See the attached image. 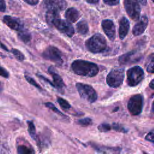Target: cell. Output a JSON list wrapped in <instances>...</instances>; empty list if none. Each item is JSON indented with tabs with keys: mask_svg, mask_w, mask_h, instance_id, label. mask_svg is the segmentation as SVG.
Here are the masks:
<instances>
[{
	"mask_svg": "<svg viewBox=\"0 0 154 154\" xmlns=\"http://www.w3.org/2000/svg\"><path fill=\"white\" fill-rule=\"evenodd\" d=\"M72 70L76 75L85 77H93L99 72V67L93 62L76 60L71 64Z\"/></svg>",
	"mask_w": 154,
	"mask_h": 154,
	"instance_id": "1",
	"label": "cell"
},
{
	"mask_svg": "<svg viewBox=\"0 0 154 154\" xmlns=\"http://www.w3.org/2000/svg\"><path fill=\"white\" fill-rule=\"evenodd\" d=\"M106 46V40L105 37L100 33L94 34L85 42L87 49L94 54L103 52Z\"/></svg>",
	"mask_w": 154,
	"mask_h": 154,
	"instance_id": "2",
	"label": "cell"
},
{
	"mask_svg": "<svg viewBox=\"0 0 154 154\" xmlns=\"http://www.w3.org/2000/svg\"><path fill=\"white\" fill-rule=\"evenodd\" d=\"M76 88L80 97L89 103H93L97 99V94L93 87L88 84L77 82Z\"/></svg>",
	"mask_w": 154,
	"mask_h": 154,
	"instance_id": "3",
	"label": "cell"
},
{
	"mask_svg": "<svg viewBox=\"0 0 154 154\" xmlns=\"http://www.w3.org/2000/svg\"><path fill=\"white\" fill-rule=\"evenodd\" d=\"M124 78V68H114L112 69L108 74L106 77V83L110 87L117 88L122 84Z\"/></svg>",
	"mask_w": 154,
	"mask_h": 154,
	"instance_id": "4",
	"label": "cell"
},
{
	"mask_svg": "<svg viewBox=\"0 0 154 154\" xmlns=\"http://www.w3.org/2000/svg\"><path fill=\"white\" fill-rule=\"evenodd\" d=\"M127 83L131 87L137 85L144 78V72L139 66H134L127 70Z\"/></svg>",
	"mask_w": 154,
	"mask_h": 154,
	"instance_id": "5",
	"label": "cell"
},
{
	"mask_svg": "<svg viewBox=\"0 0 154 154\" xmlns=\"http://www.w3.org/2000/svg\"><path fill=\"white\" fill-rule=\"evenodd\" d=\"M43 58L51 61L57 66H61L63 63L62 52L60 49L55 46H48L42 53Z\"/></svg>",
	"mask_w": 154,
	"mask_h": 154,
	"instance_id": "6",
	"label": "cell"
},
{
	"mask_svg": "<svg viewBox=\"0 0 154 154\" xmlns=\"http://www.w3.org/2000/svg\"><path fill=\"white\" fill-rule=\"evenodd\" d=\"M144 99L140 94L132 96L128 102V109L129 112L133 116L139 115L143 108Z\"/></svg>",
	"mask_w": 154,
	"mask_h": 154,
	"instance_id": "7",
	"label": "cell"
},
{
	"mask_svg": "<svg viewBox=\"0 0 154 154\" xmlns=\"http://www.w3.org/2000/svg\"><path fill=\"white\" fill-rule=\"evenodd\" d=\"M126 13L133 20H138L140 17L141 7L138 1L126 0L123 2Z\"/></svg>",
	"mask_w": 154,
	"mask_h": 154,
	"instance_id": "8",
	"label": "cell"
},
{
	"mask_svg": "<svg viewBox=\"0 0 154 154\" xmlns=\"http://www.w3.org/2000/svg\"><path fill=\"white\" fill-rule=\"evenodd\" d=\"M61 32L71 37L75 33V29L72 25L67 20L61 19L60 18L55 19L52 23Z\"/></svg>",
	"mask_w": 154,
	"mask_h": 154,
	"instance_id": "9",
	"label": "cell"
},
{
	"mask_svg": "<svg viewBox=\"0 0 154 154\" xmlns=\"http://www.w3.org/2000/svg\"><path fill=\"white\" fill-rule=\"evenodd\" d=\"M102 28L108 38L110 40L114 41L116 36V26L113 21L110 19H105L102 20Z\"/></svg>",
	"mask_w": 154,
	"mask_h": 154,
	"instance_id": "10",
	"label": "cell"
},
{
	"mask_svg": "<svg viewBox=\"0 0 154 154\" xmlns=\"http://www.w3.org/2000/svg\"><path fill=\"white\" fill-rule=\"evenodd\" d=\"M47 10H54L60 13L64 10L67 6V2L63 0H48L43 2Z\"/></svg>",
	"mask_w": 154,
	"mask_h": 154,
	"instance_id": "11",
	"label": "cell"
},
{
	"mask_svg": "<svg viewBox=\"0 0 154 154\" xmlns=\"http://www.w3.org/2000/svg\"><path fill=\"white\" fill-rule=\"evenodd\" d=\"M2 21L11 29L19 31L24 28L22 22L18 18L6 15L3 17Z\"/></svg>",
	"mask_w": 154,
	"mask_h": 154,
	"instance_id": "12",
	"label": "cell"
},
{
	"mask_svg": "<svg viewBox=\"0 0 154 154\" xmlns=\"http://www.w3.org/2000/svg\"><path fill=\"white\" fill-rule=\"evenodd\" d=\"M91 146L99 154H120L121 152V149L119 147H109L93 143Z\"/></svg>",
	"mask_w": 154,
	"mask_h": 154,
	"instance_id": "13",
	"label": "cell"
},
{
	"mask_svg": "<svg viewBox=\"0 0 154 154\" xmlns=\"http://www.w3.org/2000/svg\"><path fill=\"white\" fill-rule=\"evenodd\" d=\"M148 22V18L145 15H143L140 17L138 22L133 27L132 34L134 35L138 36L142 34L147 26Z\"/></svg>",
	"mask_w": 154,
	"mask_h": 154,
	"instance_id": "14",
	"label": "cell"
},
{
	"mask_svg": "<svg viewBox=\"0 0 154 154\" xmlns=\"http://www.w3.org/2000/svg\"><path fill=\"white\" fill-rule=\"evenodd\" d=\"M48 73L52 76L53 78V85L54 87L57 90H61L65 87L64 81L60 75L57 72L54 67L51 66L48 68Z\"/></svg>",
	"mask_w": 154,
	"mask_h": 154,
	"instance_id": "15",
	"label": "cell"
},
{
	"mask_svg": "<svg viewBox=\"0 0 154 154\" xmlns=\"http://www.w3.org/2000/svg\"><path fill=\"white\" fill-rule=\"evenodd\" d=\"M129 27L130 23L129 20L125 17H122L119 20V34L120 39H124L127 35L129 29Z\"/></svg>",
	"mask_w": 154,
	"mask_h": 154,
	"instance_id": "16",
	"label": "cell"
},
{
	"mask_svg": "<svg viewBox=\"0 0 154 154\" xmlns=\"http://www.w3.org/2000/svg\"><path fill=\"white\" fill-rule=\"evenodd\" d=\"M136 52L135 51H131L127 52L126 54H123L119 58V62L121 64H128L129 63H133V62H135L139 60V57H135Z\"/></svg>",
	"mask_w": 154,
	"mask_h": 154,
	"instance_id": "17",
	"label": "cell"
},
{
	"mask_svg": "<svg viewBox=\"0 0 154 154\" xmlns=\"http://www.w3.org/2000/svg\"><path fill=\"white\" fill-rule=\"evenodd\" d=\"M64 16L67 22L69 23H74L79 19L81 14L76 8L70 7L66 10Z\"/></svg>",
	"mask_w": 154,
	"mask_h": 154,
	"instance_id": "18",
	"label": "cell"
},
{
	"mask_svg": "<svg viewBox=\"0 0 154 154\" xmlns=\"http://www.w3.org/2000/svg\"><path fill=\"white\" fill-rule=\"evenodd\" d=\"M77 32L81 35H85L88 32L89 28L87 22L85 20L78 22L76 25Z\"/></svg>",
	"mask_w": 154,
	"mask_h": 154,
	"instance_id": "19",
	"label": "cell"
},
{
	"mask_svg": "<svg viewBox=\"0 0 154 154\" xmlns=\"http://www.w3.org/2000/svg\"><path fill=\"white\" fill-rule=\"evenodd\" d=\"M17 36L23 42L27 43L30 42L31 40V33L26 29H22L18 31Z\"/></svg>",
	"mask_w": 154,
	"mask_h": 154,
	"instance_id": "20",
	"label": "cell"
},
{
	"mask_svg": "<svg viewBox=\"0 0 154 154\" xmlns=\"http://www.w3.org/2000/svg\"><path fill=\"white\" fill-rule=\"evenodd\" d=\"M58 18H60L59 12L54 10H47L46 13V20L49 25H52V22Z\"/></svg>",
	"mask_w": 154,
	"mask_h": 154,
	"instance_id": "21",
	"label": "cell"
},
{
	"mask_svg": "<svg viewBox=\"0 0 154 154\" xmlns=\"http://www.w3.org/2000/svg\"><path fill=\"white\" fill-rule=\"evenodd\" d=\"M17 154H35L34 149L24 144L19 145L17 147Z\"/></svg>",
	"mask_w": 154,
	"mask_h": 154,
	"instance_id": "22",
	"label": "cell"
},
{
	"mask_svg": "<svg viewBox=\"0 0 154 154\" xmlns=\"http://www.w3.org/2000/svg\"><path fill=\"white\" fill-rule=\"evenodd\" d=\"M27 125H28V131L30 135V137L34 140H37V137L36 134L35 127L34 123L32 121H27Z\"/></svg>",
	"mask_w": 154,
	"mask_h": 154,
	"instance_id": "23",
	"label": "cell"
},
{
	"mask_svg": "<svg viewBox=\"0 0 154 154\" xmlns=\"http://www.w3.org/2000/svg\"><path fill=\"white\" fill-rule=\"evenodd\" d=\"M57 100L58 103L61 106V108L62 109H63L64 110L66 111V110L69 109L71 108L70 104L66 99H64L62 97H58L57 98Z\"/></svg>",
	"mask_w": 154,
	"mask_h": 154,
	"instance_id": "24",
	"label": "cell"
},
{
	"mask_svg": "<svg viewBox=\"0 0 154 154\" xmlns=\"http://www.w3.org/2000/svg\"><path fill=\"white\" fill-rule=\"evenodd\" d=\"M11 52H12V54H13V55L15 57V58L20 61H22L25 60V56L18 49H15V48H13L11 50Z\"/></svg>",
	"mask_w": 154,
	"mask_h": 154,
	"instance_id": "25",
	"label": "cell"
},
{
	"mask_svg": "<svg viewBox=\"0 0 154 154\" xmlns=\"http://www.w3.org/2000/svg\"><path fill=\"white\" fill-rule=\"evenodd\" d=\"M45 106L47 108H48L52 110V111H54L56 114H57L58 115H60L61 116H63V117L65 116V115L63 112H61L52 103H51V102H46V103H45Z\"/></svg>",
	"mask_w": 154,
	"mask_h": 154,
	"instance_id": "26",
	"label": "cell"
},
{
	"mask_svg": "<svg viewBox=\"0 0 154 154\" xmlns=\"http://www.w3.org/2000/svg\"><path fill=\"white\" fill-rule=\"evenodd\" d=\"M112 128L115 130L116 131L120 132H123V133H126L128 130L126 129L123 125L117 123H114L112 125Z\"/></svg>",
	"mask_w": 154,
	"mask_h": 154,
	"instance_id": "27",
	"label": "cell"
},
{
	"mask_svg": "<svg viewBox=\"0 0 154 154\" xmlns=\"http://www.w3.org/2000/svg\"><path fill=\"white\" fill-rule=\"evenodd\" d=\"M25 79L28 81V82L29 84H30L31 85H33L34 87H35L37 88V89L42 90V87H41V86H40L38 84H37V82H36L32 77H31V76H28V75H25Z\"/></svg>",
	"mask_w": 154,
	"mask_h": 154,
	"instance_id": "28",
	"label": "cell"
},
{
	"mask_svg": "<svg viewBox=\"0 0 154 154\" xmlns=\"http://www.w3.org/2000/svg\"><path fill=\"white\" fill-rule=\"evenodd\" d=\"M149 62L148 63V64L147 66L146 70L147 72L153 73V54H151V55L149 57Z\"/></svg>",
	"mask_w": 154,
	"mask_h": 154,
	"instance_id": "29",
	"label": "cell"
},
{
	"mask_svg": "<svg viewBox=\"0 0 154 154\" xmlns=\"http://www.w3.org/2000/svg\"><path fill=\"white\" fill-rule=\"evenodd\" d=\"M91 123H92V120L89 117H85L82 119H79L78 121V124L84 127L88 126L91 125Z\"/></svg>",
	"mask_w": 154,
	"mask_h": 154,
	"instance_id": "30",
	"label": "cell"
},
{
	"mask_svg": "<svg viewBox=\"0 0 154 154\" xmlns=\"http://www.w3.org/2000/svg\"><path fill=\"white\" fill-rule=\"evenodd\" d=\"M97 129L100 132H106L111 130V126L108 123H102L98 126Z\"/></svg>",
	"mask_w": 154,
	"mask_h": 154,
	"instance_id": "31",
	"label": "cell"
},
{
	"mask_svg": "<svg viewBox=\"0 0 154 154\" xmlns=\"http://www.w3.org/2000/svg\"><path fill=\"white\" fill-rule=\"evenodd\" d=\"M0 76L4 78H8L10 76L8 72L3 67L0 66Z\"/></svg>",
	"mask_w": 154,
	"mask_h": 154,
	"instance_id": "32",
	"label": "cell"
},
{
	"mask_svg": "<svg viewBox=\"0 0 154 154\" xmlns=\"http://www.w3.org/2000/svg\"><path fill=\"white\" fill-rule=\"evenodd\" d=\"M145 139L147 141H149L151 143H153L154 142V132L153 131H151L150 132H149L145 137Z\"/></svg>",
	"mask_w": 154,
	"mask_h": 154,
	"instance_id": "33",
	"label": "cell"
},
{
	"mask_svg": "<svg viewBox=\"0 0 154 154\" xmlns=\"http://www.w3.org/2000/svg\"><path fill=\"white\" fill-rule=\"evenodd\" d=\"M103 2L105 4H106V5H109V6L116 5H117L120 2V1H118V0H116V1H106V0L105 1V0H104Z\"/></svg>",
	"mask_w": 154,
	"mask_h": 154,
	"instance_id": "34",
	"label": "cell"
},
{
	"mask_svg": "<svg viewBox=\"0 0 154 154\" xmlns=\"http://www.w3.org/2000/svg\"><path fill=\"white\" fill-rule=\"evenodd\" d=\"M6 10V4L5 1L0 0V12H4Z\"/></svg>",
	"mask_w": 154,
	"mask_h": 154,
	"instance_id": "35",
	"label": "cell"
},
{
	"mask_svg": "<svg viewBox=\"0 0 154 154\" xmlns=\"http://www.w3.org/2000/svg\"><path fill=\"white\" fill-rule=\"evenodd\" d=\"M23 1L31 5H35L38 3V1L37 0H24Z\"/></svg>",
	"mask_w": 154,
	"mask_h": 154,
	"instance_id": "36",
	"label": "cell"
},
{
	"mask_svg": "<svg viewBox=\"0 0 154 154\" xmlns=\"http://www.w3.org/2000/svg\"><path fill=\"white\" fill-rule=\"evenodd\" d=\"M0 48H1V49H2L3 50L5 51H9L8 49L7 48V47L4 43H2L1 41H0Z\"/></svg>",
	"mask_w": 154,
	"mask_h": 154,
	"instance_id": "37",
	"label": "cell"
},
{
	"mask_svg": "<svg viewBox=\"0 0 154 154\" xmlns=\"http://www.w3.org/2000/svg\"><path fill=\"white\" fill-rule=\"evenodd\" d=\"M86 2L89 4H96L99 2V0H87Z\"/></svg>",
	"mask_w": 154,
	"mask_h": 154,
	"instance_id": "38",
	"label": "cell"
},
{
	"mask_svg": "<svg viewBox=\"0 0 154 154\" xmlns=\"http://www.w3.org/2000/svg\"><path fill=\"white\" fill-rule=\"evenodd\" d=\"M149 87L151 89L153 90L154 89V82H153V79H152L150 82L149 83Z\"/></svg>",
	"mask_w": 154,
	"mask_h": 154,
	"instance_id": "39",
	"label": "cell"
},
{
	"mask_svg": "<svg viewBox=\"0 0 154 154\" xmlns=\"http://www.w3.org/2000/svg\"><path fill=\"white\" fill-rule=\"evenodd\" d=\"M138 2L140 4H141L140 5H145L147 3L146 1H138Z\"/></svg>",
	"mask_w": 154,
	"mask_h": 154,
	"instance_id": "40",
	"label": "cell"
},
{
	"mask_svg": "<svg viewBox=\"0 0 154 154\" xmlns=\"http://www.w3.org/2000/svg\"><path fill=\"white\" fill-rule=\"evenodd\" d=\"M2 84H1V82H0V92L2 91Z\"/></svg>",
	"mask_w": 154,
	"mask_h": 154,
	"instance_id": "41",
	"label": "cell"
},
{
	"mask_svg": "<svg viewBox=\"0 0 154 154\" xmlns=\"http://www.w3.org/2000/svg\"><path fill=\"white\" fill-rule=\"evenodd\" d=\"M143 154H147V153H146L145 152H143Z\"/></svg>",
	"mask_w": 154,
	"mask_h": 154,
	"instance_id": "42",
	"label": "cell"
}]
</instances>
